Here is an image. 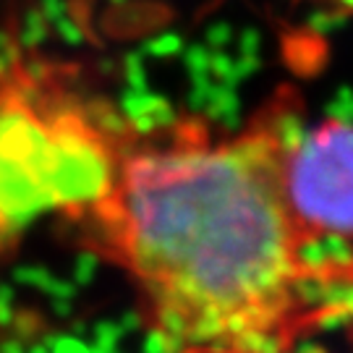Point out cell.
<instances>
[{"label": "cell", "instance_id": "obj_8", "mask_svg": "<svg viewBox=\"0 0 353 353\" xmlns=\"http://www.w3.org/2000/svg\"><path fill=\"white\" fill-rule=\"evenodd\" d=\"M183 39L173 34V32H163V34H157V37L147 39L144 45H141V55H152V58H170V55H181L183 52Z\"/></svg>", "mask_w": 353, "mask_h": 353}, {"label": "cell", "instance_id": "obj_12", "mask_svg": "<svg viewBox=\"0 0 353 353\" xmlns=\"http://www.w3.org/2000/svg\"><path fill=\"white\" fill-rule=\"evenodd\" d=\"M259 68H262V58H259V55H236V58H233V84L241 87V84L249 81Z\"/></svg>", "mask_w": 353, "mask_h": 353}, {"label": "cell", "instance_id": "obj_10", "mask_svg": "<svg viewBox=\"0 0 353 353\" xmlns=\"http://www.w3.org/2000/svg\"><path fill=\"white\" fill-rule=\"evenodd\" d=\"M52 29H55V34L63 39L65 45H81V42L87 39V34H84V26L79 24L71 13H65L63 19H58V21L52 24Z\"/></svg>", "mask_w": 353, "mask_h": 353}, {"label": "cell", "instance_id": "obj_4", "mask_svg": "<svg viewBox=\"0 0 353 353\" xmlns=\"http://www.w3.org/2000/svg\"><path fill=\"white\" fill-rule=\"evenodd\" d=\"M118 113L123 115L128 128L137 131L139 137L160 134V131H168V128H176L178 123L173 105L165 97H160V94H152L150 89L128 87L123 92V97H121Z\"/></svg>", "mask_w": 353, "mask_h": 353}, {"label": "cell", "instance_id": "obj_6", "mask_svg": "<svg viewBox=\"0 0 353 353\" xmlns=\"http://www.w3.org/2000/svg\"><path fill=\"white\" fill-rule=\"evenodd\" d=\"M48 34H50V21L39 13V8H29L21 19V29L16 34V42H19V48H32L34 50L48 39Z\"/></svg>", "mask_w": 353, "mask_h": 353}, {"label": "cell", "instance_id": "obj_16", "mask_svg": "<svg viewBox=\"0 0 353 353\" xmlns=\"http://www.w3.org/2000/svg\"><path fill=\"white\" fill-rule=\"evenodd\" d=\"M178 353H267V351H252V348H236V345H191ZM288 353V351H283ZM301 353H314V351H301Z\"/></svg>", "mask_w": 353, "mask_h": 353}, {"label": "cell", "instance_id": "obj_1", "mask_svg": "<svg viewBox=\"0 0 353 353\" xmlns=\"http://www.w3.org/2000/svg\"><path fill=\"white\" fill-rule=\"evenodd\" d=\"M265 118L230 141L204 131L137 150L100 214L139 280L152 330L176 351L236 345L283 353L301 330L353 327V272L303 270Z\"/></svg>", "mask_w": 353, "mask_h": 353}, {"label": "cell", "instance_id": "obj_9", "mask_svg": "<svg viewBox=\"0 0 353 353\" xmlns=\"http://www.w3.org/2000/svg\"><path fill=\"white\" fill-rule=\"evenodd\" d=\"M123 76H126L128 87L147 89V68H144V55L139 50L128 52L123 58Z\"/></svg>", "mask_w": 353, "mask_h": 353}, {"label": "cell", "instance_id": "obj_14", "mask_svg": "<svg viewBox=\"0 0 353 353\" xmlns=\"http://www.w3.org/2000/svg\"><path fill=\"white\" fill-rule=\"evenodd\" d=\"M262 52V32L243 29L239 34V55H259Z\"/></svg>", "mask_w": 353, "mask_h": 353}, {"label": "cell", "instance_id": "obj_15", "mask_svg": "<svg viewBox=\"0 0 353 353\" xmlns=\"http://www.w3.org/2000/svg\"><path fill=\"white\" fill-rule=\"evenodd\" d=\"M39 13L50 21V24H55L58 19H63L65 13H71V8H68V3L65 0H39Z\"/></svg>", "mask_w": 353, "mask_h": 353}, {"label": "cell", "instance_id": "obj_13", "mask_svg": "<svg viewBox=\"0 0 353 353\" xmlns=\"http://www.w3.org/2000/svg\"><path fill=\"white\" fill-rule=\"evenodd\" d=\"M230 39H233V26L228 21H214L204 34V45L210 50H223L225 45H230Z\"/></svg>", "mask_w": 353, "mask_h": 353}, {"label": "cell", "instance_id": "obj_18", "mask_svg": "<svg viewBox=\"0 0 353 353\" xmlns=\"http://www.w3.org/2000/svg\"><path fill=\"white\" fill-rule=\"evenodd\" d=\"M113 3H126V0H113Z\"/></svg>", "mask_w": 353, "mask_h": 353}, {"label": "cell", "instance_id": "obj_17", "mask_svg": "<svg viewBox=\"0 0 353 353\" xmlns=\"http://www.w3.org/2000/svg\"><path fill=\"white\" fill-rule=\"evenodd\" d=\"M55 353H89L81 343L76 341H68V338H61L58 345H55Z\"/></svg>", "mask_w": 353, "mask_h": 353}, {"label": "cell", "instance_id": "obj_3", "mask_svg": "<svg viewBox=\"0 0 353 353\" xmlns=\"http://www.w3.org/2000/svg\"><path fill=\"white\" fill-rule=\"evenodd\" d=\"M55 199V115H42L21 92L0 97V246Z\"/></svg>", "mask_w": 353, "mask_h": 353}, {"label": "cell", "instance_id": "obj_7", "mask_svg": "<svg viewBox=\"0 0 353 353\" xmlns=\"http://www.w3.org/2000/svg\"><path fill=\"white\" fill-rule=\"evenodd\" d=\"M183 58V65L189 71L191 81H204V79H212L210 76V58H212V50L207 45H189L181 52Z\"/></svg>", "mask_w": 353, "mask_h": 353}, {"label": "cell", "instance_id": "obj_5", "mask_svg": "<svg viewBox=\"0 0 353 353\" xmlns=\"http://www.w3.org/2000/svg\"><path fill=\"white\" fill-rule=\"evenodd\" d=\"M207 118H212L214 123L225 128H236L241 123V102L236 94V87H228L214 81L212 92H210V100L204 105V113Z\"/></svg>", "mask_w": 353, "mask_h": 353}, {"label": "cell", "instance_id": "obj_11", "mask_svg": "<svg viewBox=\"0 0 353 353\" xmlns=\"http://www.w3.org/2000/svg\"><path fill=\"white\" fill-rule=\"evenodd\" d=\"M97 254L94 252H79L74 265V283L76 285H89L97 275Z\"/></svg>", "mask_w": 353, "mask_h": 353}, {"label": "cell", "instance_id": "obj_2", "mask_svg": "<svg viewBox=\"0 0 353 353\" xmlns=\"http://www.w3.org/2000/svg\"><path fill=\"white\" fill-rule=\"evenodd\" d=\"M280 186L303 236L353 243V121L330 115L303 128L283 154Z\"/></svg>", "mask_w": 353, "mask_h": 353}]
</instances>
